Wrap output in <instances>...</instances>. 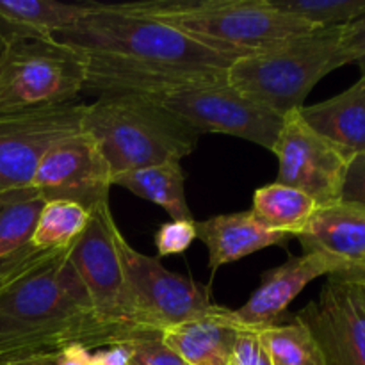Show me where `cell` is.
Returning <instances> with one entry per match:
<instances>
[{"mask_svg":"<svg viewBox=\"0 0 365 365\" xmlns=\"http://www.w3.org/2000/svg\"><path fill=\"white\" fill-rule=\"evenodd\" d=\"M4 365H59V355H34L25 359L9 360Z\"/></svg>","mask_w":365,"mask_h":365,"instance_id":"32","label":"cell"},{"mask_svg":"<svg viewBox=\"0 0 365 365\" xmlns=\"http://www.w3.org/2000/svg\"><path fill=\"white\" fill-rule=\"evenodd\" d=\"M6 50H7V41L0 36V66H2V61L4 56H6Z\"/></svg>","mask_w":365,"mask_h":365,"instance_id":"34","label":"cell"},{"mask_svg":"<svg viewBox=\"0 0 365 365\" xmlns=\"http://www.w3.org/2000/svg\"><path fill=\"white\" fill-rule=\"evenodd\" d=\"M185 175L180 160L127 171L113 178V185L128 189L135 196L163 207L171 220H195L185 200Z\"/></svg>","mask_w":365,"mask_h":365,"instance_id":"20","label":"cell"},{"mask_svg":"<svg viewBox=\"0 0 365 365\" xmlns=\"http://www.w3.org/2000/svg\"><path fill=\"white\" fill-rule=\"evenodd\" d=\"M273 153L278 159L277 182L309 195L319 209L341 202L346 171L355 155L317 134L299 109L282 118Z\"/></svg>","mask_w":365,"mask_h":365,"instance_id":"10","label":"cell"},{"mask_svg":"<svg viewBox=\"0 0 365 365\" xmlns=\"http://www.w3.org/2000/svg\"><path fill=\"white\" fill-rule=\"evenodd\" d=\"M45 202H70L95 210L109 203L113 171L88 132L64 138L46 152L32 178Z\"/></svg>","mask_w":365,"mask_h":365,"instance_id":"13","label":"cell"},{"mask_svg":"<svg viewBox=\"0 0 365 365\" xmlns=\"http://www.w3.org/2000/svg\"><path fill=\"white\" fill-rule=\"evenodd\" d=\"M312 334L323 365H365V284L330 274L316 302L294 316Z\"/></svg>","mask_w":365,"mask_h":365,"instance_id":"12","label":"cell"},{"mask_svg":"<svg viewBox=\"0 0 365 365\" xmlns=\"http://www.w3.org/2000/svg\"><path fill=\"white\" fill-rule=\"evenodd\" d=\"M273 365H323L312 334L292 317L289 323H274L260 330Z\"/></svg>","mask_w":365,"mask_h":365,"instance_id":"24","label":"cell"},{"mask_svg":"<svg viewBox=\"0 0 365 365\" xmlns=\"http://www.w3.org/2000/svg\"><path fill=\"white\" fill-rule=\"evenodd\" d=\"M128 365H187L173 349L168 348L163 335L153 334L132 341Z\"/></svg>","mask_w":365,"mask_h":365,"instance_id":"26","label":"cell"},{"mask_svg":"<svg viewBox=\"0 0 365 365\" xmlns=\"http://www.w3.org/2000/svg\"><path fill=\"white\" fill-rule=\"evenodd\" d=\"M86 63L53 39L7 41L0 66V113L77 102Z\"/></svg>","mask_w":365,"mask_h":365,"instance_id":"7","label":"cell"},{"mask_svg":"<svg viewBox=\"0 0 365 365\" xmlns=\"http://www.w3.org/2000/svg\"><path fill=\"white\" fill-rule=\"evenodd\" d=\"M116 223L109 203L91 210V220L70 250V264L81 278L100 323L121 344L160 331L146 328L134 305L120 253L114 242Z\"/></svg>","mask_w":365,"mask_h":365,"instance_id":"6","label":"cell"},{"mask_svg":"<svg viewBox=\"0 0 365 365\" xmlns=\"http://www.w3.org/2000/svg\"><path fill=\"white\" fill-rule=\"evenodd\" d=\"M341 202L365 207V153H359L349 163L342 184Z\"/></svg>","mask_w":365,"mask_h":365,"instance_id":"29","label":"cell"},{"mask_svg":"<svg viewBox=\"0 0 365 365\" xmlns=\"http://www.w3.org/2000/svg\"><path fill=\"white\" fill-rule=\"evenodd\" d=\"M317 203L299 189L273 182L253 192L252 212L278 234L298 237L309 227Z\"/></svg>","mask_w":365,"mask_h":365,"instance_id":"22","label":"cell"},{"mask_svg":"<svg viewBox=\"0 0 365 365\" xmlns=\"http://www.w3.org/2000/svg\"><path fill=\"white\" fill-rule=\"evenodd\" d=\"M299 114L317 134L353 155L365 153V75L334 98L303 106Z\"/></svg>","mask_w":365,"mask_h":365,"instance_id":"19","label":"cell"},{"mask_svg":"<svg viewBox=\"0 0 365 365\" xmlns=\"http://www.w3.org/2000/svg\"><path fill=\"white\" fill-rule=\"evenodd\" d=\"M81 102L0 113V192L27 187L53 145L82 130Z\"/></svg>","mask_w":365,"mask_h":365,"instance_id":"11","label":"cell"},{"mask_svg":"<svg viewBox=\"0 0 365 365\" xmlns=\"http://www.w3.org/2000/svg\"><path fill=\"white\" fill-rule=\"evenodd\" d=\"M341 27H323L237 57L227 81L241 95L284 118L302 109L317 82L351 64Z\"/></svg>","mask_w":365,"mask_h":365,"instance_id":"4","label":"cell"},{"mask_svg":"<svg viewBox=\"0 0 365 365\" xmlns=\"http://www.w3.org/2000/svg\"><path fill=\"white\" fill-rule=\"evenodd\" d=\"M184 121L196 134H225L273 152L282 118L252 102L223 78H203L145 95Z\"/></svg>","mask_w":365,"mask_h":365,"instance_id":"8","label":"cell"},{"mask_svg":"<svg viewBox=\"0 0 365 365\" xmlns=\"http://www.w3.org/2000/svg\"><path fill=\"white\" fill-rule=\"evenodd\" d=\"M53 41L86 63L84 91L157 95L203 78L227 77L246 52L198 41L130 4H93Z\"/></svg>","mask_w":365,"mask_h":365,"instance_id":"1","label":"cell"},{"mask_svg":"<svg viewBox=\"0 0 365 365\" xmlns=\"http://www.w3.org/2000/svg\"><path fill=\"white\" fill-rule=\"evenodd\" d=\"M296 239L305 253H324L355 266L365 260V207L348 202L321 207Z\"/></svg>","mask_w":365,"mask_h":365,"instance_id":"17","label":"cell"},{"mask_svg":"<svg viewBox=\"0 0 365 365\" xmlns=\"http://www.w3.org/2000/svg\"><path fill=\"white\" fill-rule=\"evenodd\" d=\"M128 360H130V346L114 344L91 351L89 365H128Z\"/></svg>","mask_w":365,"mask_h":365,"instance_id":"31","label":"cell"},{"mask_svg":"<svg viewBox=\"0 0 365 365\" xmlns=\"http://www.w3.org/2000/svg\"><path fill=\"white\" fill-rule=\"evenodd\" d=\"M45 203L32 185L0 192V262L36 252L32 235Z\"/></svg>","mask_w":365,"mask_h":365,"instance_id":"21","label":"cell"},{"mask_svg":"<svg viewBox=\"0 0 365 365\" xmlns=\"http://www.w3.org/2000/svg\"><path fill=\"white\" fill-rule=\"evenodd\" d=\"M234 310L212 305L205 316L163 330V341L187 365H230L239 330Z\"/></svg>","mask_w":365,"mask_h":365,"instance_id":"16","label":"cell"},{"mask_svg":"<svg viewBox=\"0 0 365 365\" xmlns=\"http://www.w3.org/2000/svg\"><path fill=\"white\" fill-rule=\"evenodd\" d=\"M0 365H4V362H2V360H0Z\"/></svg>","mask_w":365,"mask_h":365,"instance_id":"35","label":"cell"},{"mask_svg":"<svg viewBox=\"0 0 365 365\" xmlns=\"http://www.w3.org/2000/svg\"><path fill=\"white\" fill-rule=\"evenodd\" d=\"M339 274H344V277L351 278V280L362 282V284H365V260L355 264V266L349 267L348 271H344V273H339Z\"/></svg>","mask_w":365,"mask_h":365,"instance_id":"33","label":"cell"},{"mask_svg":"<svg viewBox=\"0 0 365 365\" xmlns=\"http://www.w3.org/2000/svg\"><path fill=\"white\" fill-rule=\"evenodd\" d=\"M134 305L146 328L160 331L205 316L214 303L209 291L182 274L171 273L153 257L138 252L125 239L120 228L114 230Z\"/></svg>","mask_w":365,"mask_h":365,"instance_id":"9","label":"cell"},{"mask_svg":"<svg viewBox=\"0 0 365 365\" xmlns=\"http://www.w3.org/2000/svg\"><path fill=\"white\" fill-rule=\"evenodd\" d=\"M342 45L351 59V64H356L362 75H365V14L353 24L344 25Z\"/></svg>","mask_w":365,"mask_h":365,"instance_id":"30","label":"cell"},{"mask_svg":"<svg viewBox=\"0 0 365 365\" xmlns=\"http://www.w3.org/2000/svg\"><path fill=\"white\" fill-rule=\"evenodd\" d=\"M271 6L317 29L353 24L365 14V0H269Z\"/></svg>","mask_w":365,"mask_h":365,"instance_id":"25","label":"cell"},{"mask_svg":"<svg viewBox=\"0 0 365 365\" xmlns=\"http://www.w3.org/2000/svg\"><path fill=\"white\" fill-rule=\"evenodd\" d=\"M230 365H273L260 330L242 328L235 339Z\"/></svg>","mask_w":365,"mask_h":365,"instance_id":"28","label":"cell"},{"mask_svg":"<svg viewBox=\"0 0 365 365\" xmlns=\"http://www.w3.org/2000/svg\"><path fill=\"white\" fill-rule=\"evenodd\" d=\"M348 264L324 253H303L282 266L266 271L259 287L241 309L234 310L237 323L245 328H262L280 323L289 305L299 292L319 277L344 273Z\"/></svg>","mask_w":365,"mask_h":365,"instance_id":"14","label":"cell"},{"mask_svg":"<svg viewBox=\"0 0 365 365\" xmlns=\"http://www.w3.org/2000/svg\"><path fill=\"white\" fill-rule=\"evenodd\" d=\"M196 230L195 220H180L168 221L159 227L155 234V246L160 257L180 255L189 246L195 242Z\"/></svg>","mask_w":365,"mask_h":365,"instance_id":"27","label":"cell"},{"mask_svg":"<svg viewBox=\"0 0 365 365\" xmlns=\"http://www.w3.org/2000/svg\"><path fill=\"white\" fill-rule=\"evenodd\" d=\"M70 248L31 252L0 262V360L59 355L121 344L96 317Z\"/></svg>","mask_w":365,"mask_h":365,"instance_id":"2","label":"cell"},{"mask_svg":"<svg viewBox=\"0 0 365 365\" xmlns=\"http://www.w3.org/2000/svg\"><path fill=\"white\" fill-rule=\"evenodd\" d=\"M88 132L116 175L180 160L198 146L200 134L155 100L135 93H107L86 106Z\"/></svg>","mask_w":365,"mask_h":365,"instance_id":"3","label":"cell"},{"mask_svg":"<svg viewBox=\"0 0 365 365\" xmlns=\"http://www.w3.org/2000/svg\"><path fill=\"white\" fill-rule=\"evenodd\" d=\"M195 230L196 239H200L209 252V267L212 271L260 250L285 246L291 239L267 228L252 210L195 221Z\"/></svg>","mask_w":365,"mask_h":365,"instance_id":"15","label":"cell"},{"mask_svg":"<svg viewBox=\"0 0 365 365\" xmlns=\"http://www.w3.org/2000/svg\"><path fill=\"white\" fill-rule=\"evenodd\" d=\"M130 6L207 45L246 53L317 29L269 0H150Z\"/></svg>","mask_w":365,"mask_h":365,"instance_id":"5","label":"cell"},{"mask_svg":"<svg viewBox=\"0 0 365 365\" xmlns=\"http://www.w3.org/2000/svg\"><path fill=\"white\" fill-rule=\"evenodd\" d=\"M91 212L70 202H46L39 214L32 248L36 252L70 248L88 228Z\"/></svg>","mask_w":365,"mask_h":365,"instance_id":"23","label":"cell"},{"mask_svg":"<svg viewBox=\"0 0 365 365\" xmlns=\"http://www.w3.org/2000/svg\"><path fill=\"white\" fill-rule=\"evenodd\" d=\"M93 9V4L56 0H0V36L6 41L52 39L73 27Z\"/></svg>","mask_w":365,"mask_h":365,"instance_id":"18","label":"cell"}]
</instances>
